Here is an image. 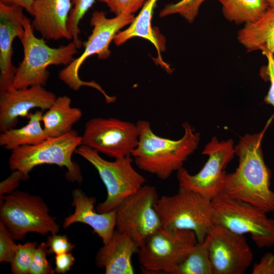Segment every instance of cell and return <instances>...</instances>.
Listing matches in <instances>:
<instances>
[{"label": "cell", "instance_id": "obj_5", "mask_svg": "<svg viewBox=\"0 0 274 274\" xmlns=\"http://www.w3.org/2000/svg\"><path fill=\"white\" fill-rule=\"evenodd\" d=\"M155 207L162 227L192 230L198 243L214 224L211 200L191 190L179 188L176 194L159 197Z\"/></svg>", "mask_w": 274, "mask_h": 274}, {"label": "cell", "instance_id": "obj_23", "mask_svg": "<svg viewBox=\"0 0 274 274\" xmlns=\"http://www.w3.org/2000/svg\"><path fill=\"white\" fill-rule=\"evenodd\" d=\"M43 115L42 110L30 113L25 126L1 132L0 146L12 151L21 146L37 145L48 139L49 136L41 126Z\"/></svg>", "mask_w": 274, "mask_h": 274}, {"label": "cell", "instance_id": "obj_22", "mask_svg": "<svg viewBox=\"0 0 274 274\" xmlns=\"http://www.w3.org/2000/svg\"><path fill=\"white\" fill-rule=\"evenodd\" d=\"M72 99L66 95L56 97L43 114L42 121L49 138L64 135L73 129V126L82 116L80 109L71 107Z\"/></svg>", "mask_w": 274, "mask_h": 274}, {"label": "cell", "instance_id": "obj_36", "mask_svg": "<svg viewBox=\"0 0 274 274\" xmlns=\"http://www.w3.org/2000/svg\"><path fill=\"white\" fill-rule=\"evenodd\" d=\"M75 259L70 252L56 255L55 257V272L57 273H65L71 270Z\"/></svg>", "mask_w": 274, "mask_h": 274}, {"label": "cell", "instance_id": "obj_13", "mask_svg": "<svg viewBox=\"0 0 274 274\" xmlns=\"http://www.w3.org/2000/svg\"><path fill=\"white\" fill-rule=\"evenodd\" d=\"M138 142L136 124L115 118L90 119L82 136V145L115 159L131 155Z\"/></svg>", "mask_w": 274, "mask_h": 274}, {"label": "cell", "instance_id": "obj_17", "mask_svg": "<svg viewBox=\"0 0 274 274\" xmlns=\"http://www.w3.org/2000/svg\"><path fill=\"white\" fill-rule=\"evenodd\" d=\"M72 0H34L32 7L33 30L47 40L72 38L67 28Z\"/></svg>", "mask_w": 274, "mask_h": 274}, {"label": "cell", "instance_id": "obj_26", "mask_svg": "<svg viewBox=\"0 0 274 274\" xmlns=\"http://www.w3.org/2000/svg\"><path fill=\"white\" fill-rule=\"evenodd\" d=\"M95 0H72L73 8L71 11L68 22L67 28L74 41L78 48L83 45L79 39L80 33L79 23L86 13L92 7Z\"/></svg>", "mask_w": 274, "mask_h": 274}, {"label": "cell", "instance_id": "obj_28", "mask_svg": "<svg viewBox=\"0 0 274 274\" xmlns=\"http://www.w3.org/2000/svg\"><path fill=\"white\" fill-rule=\"evenodd\" d=\"M206 0H180L166 5L160 12L163 17L172 14H179L188 22L192 23L198 13L199 8Z\"/></svg>", "mask_w": 274, "mask_h": 274}, {"label": "cell", "instance_id": "obj_35", "mask_svg": "<svg viewBox=\"0 0 274 274\" xmlns=\"http://www.w3.org/2000/svg\"><path fill=\"white\" fill-rule=\"evenodd\" d=\"M252 274H274V254L265 253L253 267Z\"/></svg>", "mask_w": 274, "mask_h": 274}, {"label": "cell", "instance_id": "obj_25", "mask_svg": "<svg viewBox=\"0 0 274 274\" xmlns=\"http://www.w3.org/2000/svg\"><path fill=\"white\" fill-rule=\"evenodd\" d=\"M175 274H214L209 253L204 242L197 243L178 266Z\"/></svg>", "mask_w": 274, "mask_h": 274}, {"label": "cell", "instance_id": "obj_21", "mask_svg": "<svg viewBox=\"0 0 274 274\" xmlns=\"http://www.w3.org/2000/svg\"><path fill=\"white\" fill-rule=\"evenodd\" d=\"M157 1L158 0H147L129 26L116 35L114 42L116 45L119 46L134 37H140L147 40L156 49L160 64L169 72V67L163 62L161 56V52L163 51L165 48L164 43L160 42V38L151 27V19Z\"/></svg>", "mask_w": 274, "mask_h": 274}, {"label": "cell", "instance_id": "obj_20", "mask_svg": "<svg viewBox=\"0 0 274 274\" xmlns=\"http://www.w3.org/2000/svg\"><path fill=\"white\" fill-rule=\"evenodd\" d=\"M237 40L248 51L260 50L274 54V9L269 7L259 19L245 23Z\"/></svg>", "mask_w": 274, "mask_h": 274}, {"label": "cell", "instance_id": "obj_14", "mask_svg": "<svg viewBox=\"0 0 274 274\" xmlns=\"http://www.w3.org/2000/svg\"><path fill=\"white\" fill-rule=\"evenodd\" d=\"M214 274H243L250 266L253 255L244 234L213 224L204 240Z\"/></svg>", "mask_w": 274, "mask_h": 274}, {"label": "cell", "instance_id": "obj_3", "mask_svg": "<svg viewBox=\"0 0 274 274\" xmlns=\"http://www.w3.org/2000/svg\"><path fill=\"white\" fill-rule=\"evenodd\" d=\"M24 33L19 39L24 57L17 68L12 88L21 89L36 85H46L49 76V65H67L74 59L78 49L74 41L58 48H52L44 39L37 38L29 19L24 16Z\"/></svg>", "mask_w": 274, "mask_h": 274}, {"label": "cell", "instance_id": "obj_6", "mask_svg": "<svg viewBox=\"0 0 274 274\" xmlns=\"http://www.w3.org/2000/svg\"><path fill=\"white\" fill-rule=\"evenodd\" d=\"M1 221L15 240H22L29 232L45 235L57 234L59 226L39 196L15 191L1 196Z\"/></svg>", "mask_w": 274, "mask_h": 274}, {"label": "cell", "instance_id": "obj_1", "mask_svg": "<svg viewBox=\"0 0 274 274\" xmlns=\"http://www.w3.org/2000/svg\"><path fill=\"white\" fill-rule=\"evenodd\" d=\"M264 131L240 138L234 147L238 158V167L234 172L226 174L221 193L267 213L274 212V192L270 189L271 173L261 149Z\"/></svg>", "mask_w": 274, "mask_h": 274}, {"label": "cell", "instance_id": "obj_31", "mask_svg": "<svg viewBox=\"0 0 274 274\" xmlns=\"http://www.w3.org/2000/svg\"><path fill=\"white\" fill-rule=\"evenodd\" d=\"M105 3L116 15L133 14L141 9L147 0H97Z\"/></svg>", "mask_w": 274, "mask_h": 274}, {"label": "cell", "instance_id": "obj_37", "mask_svg": "<svg viewBox=\"0 0 274 274\" xmlns=\"http://www.w3.org/2000/svg\"><path fill=\"white\" fill-rule=\"evenodd\" d=\"M34 0H0V3L8 5H18L32 15V7Z\"/></svg>", "mask_w": 274, "mask_h": 274}, {"label": "cell", "instance_id": "obj_4", "mask_svg": "<svg viewBox=\"0 0 274 274\" xmlns=\"http://www.w3.org/2000/svg\"><path fill=\"white\" fill-rule=\"evenodd\" d=\"M134 18L133 14H121L108 18L104 12L94 11L90 21L93 29L88 40L83 43L85 48L83 53L59 72V79L74 91L84 86L96 89L104 95L107 104L114 102L116 100L115 96L109 95L94 81L82 80L79 71L86 58L91 55L96 54L99 59L108 58L111 54L109 49L111 42L120 29L130 24Z\"/></svg>", "mask_w": 274, "mask_h": 274}, {"label": "cell", "instance_id": "obj_18", "mask_svg": "<svg viewBox=\"0 0 274 274\" xmlns=\"http://www.w3.org/2000/svg\"><path fill=\"white\" fill-rule=\"evenodd\" d=\"M74 213L64 219L62 226L66 228L73 224L81 223L88 225L99 236L104 243L111 238L116 227V210L98 213L94 209L96 198L89 197L80 189L72 191Z\"/></svg>", "mask_w": 274, "mask_h": 274}, {"label": "cell", "instance_id": "obj_19", "mask_svg": "<svg viewBox=\"0 0 274 274\" xmlns=\"http://www.w3.org/2000/svg\"><path fill=\"white\" fill-rule=\"evenodd\" d=\"M139 250V245L128 233L116 229L96 254L95 263L105 269L106 274H133L131 258Z\"/></svg>", "mask_w": 274, "mask_h": 274}, {"label": "cell", "instance_id": "obj_29", "mask_svg": "<svg viewBox=\"0 0 274 274\" xmlns=\"http://www.w3.org/2000/svg\"><path fill=\"white\" fill-rule=\"evenodd\" d=\"M48 247L46 243L38 245L29 269V274H53L55 270L46 256Z\"/></svg>", "mask_w": 274, "mask_h": 274}, {"label": "cell", "instance_id": "obj_34", "mask_svg": "<svg viewBox=\"0 0 274 274\" xmlns=\"http://www.w3.org/2000/svg\"><path fill=\"white\" fill-rule=\"evenodd\" d=\"M24 174L19 170L13 171L12 174L0 183V195L3 196L5 193L10 194L18 187L21 180H26Z\"/></svg>", "mask_w": 274, "mask_h": 274}, {"label": "cell", "instance_id": "obj_7", "mask_svg": "<svg viewBox=\"0 0 274 274\" xmlns=\"http://www.w3.org/2000/svg\"><path fill=\"white\" fill-rule=\"evenodd\" d=\"M82 145V136L72 130L57 137L48 138L39 144L18 147L12 151L9 165L12 171L22 172L26 180L36 166L44 164H55L68 169L71 180L81 182L82 178L72 155Z\"/></svg>", "mask_w": 274, "mask_h": 274}, {"label": "cell", "instance_id": "obj_8", "mask_svg": "<svg viewBox=\"0 0 274 274\" xmlns=\"http://www.w3.org/2000/svg\"><path fill=\"white\" fill-rule=\"evenodd\" d=\"M96 169L107 192L106 200L96 206L100 213L116 209L127 197L137 192L144 185L146 179L133 168L131 155L109 161L99 153L81 145L75 151Z\"/></svg>", "mask_w": 274, "mask_h": 274}, {"label": "cell", "instance_id": "obj_12", "mask_svg": "<svg viewBox=\"0 0 274 274\" xmlns=\"http://www.w3.org/2000/svg\"><path fill=\"white\" fill-rule=\"evenodd\" d=\"M159 198L155 187L145 185L116 209V229L128 233L139 247L162 227L155 207Z\"/></svg>", "mask_w": 274, "mask_h": 274}, {"label": "cell", "instance_id": "obj_9", "mask_svg": "<svg viewBox=\"0 0 274 274\" xmlns=\"http://www.w3.org/2000/svg\"><path fill=\"white\" fill-rule=\"evenodd\" d=\"M213 223L231 231L250 234L260 248L274 246V220L256 207L220 193L212 200Z\"/></svg>", "mask_w": 274, "mask_h": 274}, {"label": "cell", "instance_id": "obj_16", "mask_svg": "<svg viewBox=\"0 0 274 274\" xmlns=\"http://www.w3.org/2000/svg\"><path fill=\"white\" fill-rule=\"evenodd\" d=\"M23 9L0 3V94L12 88L17 68L12 63V44L24 33Z\"/></svg>", "mask_w": 274, "mask_h": 274}, {"label": "cell", "instance_id": "obj_2", "mask_svg": "<svg viewBox=\"0 0 274 274\" xmlns=\"http://www.w3.org/2000/svg\"><path fill=\"white\" fill-rule=\"evenodd\" d=\"M136 124L139 142L131 153L134 163L140 169L161 180L168 179L173 172L183 167L200 141L199 133L186 121L182 124L184 135L178 140L155 134L148 121L139 120Z\"/></svg>", "mask_w": 274, "mask_h": 274}, {"label": "cell", "instance_id": "obj_33", "mask_svg": "<svg viewBox=\"0 0 274 274\" xmlns=\"http://www.w3.org/2000/svg\"><path fill=\"white\" fill-rule=\"evenodd\" d=\"M49 254L55 255L71 252L75 245L71 243L65 235L52 234L46 242Z\"/></svg>", "mask_w": 274, "mask_h": 274}, {"label": "cell", "instance_id": "obj_11", "mask_svg": "<svg viewBox=\"0 0 274 274\" xmlns=\"http://www.w3.org/2000/svg\"><path fill=\"white\" fill-rule=\"evenodd\" d=\"M234 147L232 139L219 141L213 136L201 153L209 158L198 173L191 175L183 167L177 171L179 188L191 190L211 200L221 193L227 174L224 169L234 157Z\"/></svg>", "mask_w": 274, "mask_h": 274}, {"label": "cell", "instance_id": "obj_24", "mask_svg": "<svg viewBox=\"0 0 274 274\" xmlns=\"http://www.w3.org/2000/svg\"><path fill=\"white\" fill-rule=\"evenodd\" d=\"M225 18L236 24L254 21L269 8L266 0H218Z\"/></svg>", "mask_w": 274, "mask_h": 274}, {"label": "cell", "instance_id": "obj_15", "mask_svg": "<svg viewBox=\"0 0 274 274\" xmlns=\"http://www.w3.org/2000/svg\"><path fill=\"white\" fill-rule=\"evenodd\" d=\"M56 98L44 86L36 85L21 89L12 88L0 94V130L14 128L19 117H28L29 111L48 110Z\"/></svg>", "mask_w": 274, "mask_h": 274}, {"label": "cell", "instance_id": "obj_30", "mask_svg": "<svg viewBox=\"0 0 274 274\" xmlns=\"http://www.w3.org/2000/svg\"><path fill=\"white\" fill-rule=\"evenodd\" d=\"M7 228L0 221V262L10 263L18 245Z\"/></svg>", "mask_w": 274, "mask_h": 274}, {"label": "cell", "instance_id": "obj_38", "mask_svg": "<svg viewBox=\"0 0 274 274\" xmlns=\"http://www.w3.org/2000/svg\"><path fill=\"white\" fill-rule=\"evenodd\" d=\"M268 4V6L270 8L274 9V0H266Z\"/></svg>", "mask_w": 274, "mask_h": 274}, {"label": "cell", "instance_id": "obj_27", "mask_svg": "<svg viewBox=\"0 0 274 274\" xmlns=\"http://www.w3.org/2000/svg\"><path fill=\"white\" fill-rule=\"evenodd\" d=\"M38 244L36 242H27L18 244L15 254L10 263L14 274H28L33 256Z\"/></svg>", "mask_w": 274, "mask_h": 274}, {"label": "cell", "instance_id": "obj_32", "mask_svg": "<svg viewBox=\"0 0 274 274\" xmlns=\"http://www.w3.org/2000/svg\"><path fill=\"white\" fill-rule=\"evenodd\" d=\"M267 60V64L261 67L259 76L264 81L270 82V85L267 95L264 97V101L274 108V54L268 52L263 51Z\"/></svg>", "mask_w": 274, "mask_h": 274}, {"label": "cell", "instance_id": "obj_10", "mask_svg": "<svg viewBox=\"0 0 274 274\" xmlns=\"http://www.w3.org/2000/svg\"><path fill=\"white\" fill-rule=\"evenodd\" d=\"M198 241L190 230L161 227L148 236L140 246L139 264L144 270L175 274Z\"/></svg>", "mask_w": 274, "mask_h": 274}]
</instances>
